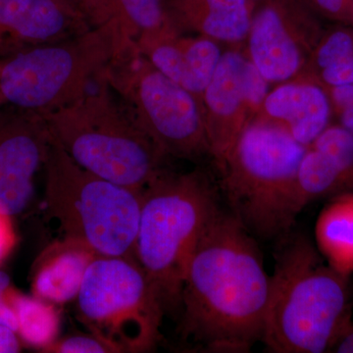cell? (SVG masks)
Here are the masks:
<instances>
[{
	"label": "cell",
	"mask_w": 353,
	"mask_h": 353,
	"mask_svg": "<svg viewBox=\"0 0 353 353\" xmlns=\"http://www.w3.org/2000/svg\"><path fill=\"white\" fill-rule=\"evenodd\" d=\"M113 18L120 20L132 41L145 34L163 31L173 25L165 0H111Z\"/></svg>",
	"instance_id": "ffe728a7"
},
{
	"label": "cell",
	"mask_w": 353,
	"mask_h": 353,
	"mask_svg": "<svg viewBox=\"0 0 353 353\" xmlns=\"http://www.w3.org/2000/svg\"><path fill=\"white\" fill-rule=\"evenodd\" d=\"M13 303L17 313L20 341L43 352L58 339L60 315L57 305L34 296H26L15 289Z\"/></svg>",
	"instance_id": "d6986e66"
},
{
	"label": "cell",
	"mask_w": 353,
	"mask_h": 353,
	"mask_svg": "<svg viewBox=\"0 0 353 353\" xmlns=\"http://www.w3.org/2000/svg\"><path fill=\"white\" fill-rule=\"evenodd\" d=\"M79 319L115 352H148L157 345L165 313L134 257L97 256L76 299Z\"/></svg>",
	"instance_id": "9c48e42d"
},
{
	"label": "cell",
	"mask_w": 353,
	"mask_h": 353,
	"mask_svg": "<svg viewBox=\"0 0 353 353\" xmlns=\"http://www.w3.org/2000/svg\"><path fill=\"white\" fill-rule=\"evenodd\" d=\"M92 28L85 14L67 0H0V59Z\"/></svg>",
	"instance_id": "4fadbf2b"
},
{
	"label": "cell",
	"mask_w": 353,
	"mask_h": 353,
	"mask_svg": "<svg viewBox=\"0 0 353 353\" xmlns=\"http://www.w3.org/2000/svg\"><path fill=\"white\" fill-rule=\"evenodd\" d=\"M43 352L46 353H113L114 350L108 343L94 334L90 336H71L57 339Z\"/></svg>",
	"instance_id": "603a6c76"
},
{
	"label": "cell",
	"mask_w": 353,
	"mask_h": 353,
	"mask_svg": "<svg viewBox=\"0 0 353 353\" xmlns=\"http://www.w3.org/2000/svg\"><path fill=\"white\" fill-rule=\"evenodd\" d=\"M252 1L256 2V3H259L260 1H262V0H252Z\"/></svg>",
	"instance_id": "d6a6232c"
},
{
	"label": "cell",
	"mask_w": 353,
	"mask_h": 353,
	"mask_svg": "<svg viewBox=\"0 0 353 353\" xmlns=\"http://www.w3.org/2000/svg\"><path fill=\"white\" fill-rule=\"evenodd\" d=\"M176 30L217 43H245L256 2L252 0H165Z\"/></svg>",
	"instance_id": "2e32d148"
},
{
	"label": "cell",
	"mask_w": 353,
	"mask_h": 353,
	"mask_svg": "<svg viewBox=\"0 0 353 353\" xmlns=\"http://www.w3.org/2000/svg\"><path fill=\"white\" fill-rule=\"evenodd\" d=\"M12 218L0 211V265L8 259L17 245L18 236Z\"/></svg>",
	"instance_id": "4316f807"
},
{
	"label": "cell",
	"mask_w": 353,
	"mask_h": 353,
	"mask_svg": "<svg viewBox=\"0 0 353 353\" xmlns=\"http://www.w3.org/2000/svg\"><path fill=\"white\" fill-rule=\"evenodd\" d=\"M6 106V101H4L3 97H2L1 92H0V111Z\"/></svg>",
	"instance_id": "1f68e13d"
},
{
	"label": "cell",
	"mask_w": 353,
	"mask_h": 353,
	"mask_svg": "<svg viewBox=\"0 0 353 353\" xmlns=\"http://www.w3.org/2000/svg\"><path fill=\"white\" fill-rule=\"evenodd\" d=\"M338 124L353 134V102L336 118Z\"/></svg>",
	"instance_id": "f546056e"
},
{
	"label": "cell",
	"mask_w": 353,
	"mask_h": 353,
	"mask_svg": "<svg viewBox=\"0 0 353 353\" xmlns=\"http://www.w3.org/2000/svg\"><path fill=\"white\" fill-rule=\"evenodd\" d=\"M332 352L338 353H353V323L345 330V333L341 334L339 341L332 350Z\"/></svg>",
	"instance_id": "f1b7e54d"
},
{
	"label": "cell",
	"mask_w": 353,
	"mask_h": 353,
	"mask_svg": "<svg viewBox=\"0 0 353 353\" xmlns=\"http://www.w3.org/2000/svg\"><path fill=\"white\" fill-rule=\"evenodd\" d=\"M353 59V25L336 24L325 29L307 65L299 78H310L318 72Z\"/></svg>",
	"instance_id": "44dd1931"
},
{
	"label": "cell",
	"mask_w": 353,
	"mask_h": 353,
	"mask_svg": "<svg viewBox=\"0 0 353 353\" xmlns=\"http://www.w3.org/2000/svg\"><path fill=\"white\" fill-rule=\"evenodd\" d=\"M129 39L114 17L60 43L1 58L6 106L43 115L68 105L87 94Z\"/></svg>",
	"instance_id": "8992f818"
},
{
	"label": "cell",
	"mask_w": 353,
	"mask_h": 353,
	"mask_svg": "<svg viewBox=\"0 0 353 353\" xmlns=\"http://www.w3.org/2000/svg\"><path fill=\"white\" fill-rule=\"evenodd\" d=\"M306 150L282 128L253 120L217 167L232 214L252 236L272 240L290 231Z\"/></svg>",
	"instance_id": "5b68a950"
},
{
	"label": "cell",
	"mask_w": 353,
	"mask_h": 353,
	"mask_svg": "<svg viewBox=\"0 0 353 353\" xmlns=\"http://www.w3.org/2000/svg\"><path fill=\"white\" fill-rule=\"evenodd\" d=\"M134 43L155 68L199 99L224 52L217 41L180 32L174 25Z\"/></svg>",
	"instance_id": "5bb4252c"
},
{
	"label": "cell",
	"mask_w": 353,
	"mask_h": 353,
	"mask_svg": "<svg viewBox=\"0 0 353 353\" xmlns=\"http://www.w3.org/2000/svg\"><path fill=\"white\" fill-rule=\"evenodd\" d=\"M311 146L334 160L347 178L353 192V134L338 123L331 124Z\"/></svg>",
	"instance_id": "7402d4cb"
},
{
	"label": "cell",
	"mask_w": 353,
	"mask_h": 353,
	"mask_svg": "<svg viewBox=\"0 0 353 353\" xmlns=\"http://www.w3.org/2000/svg\"><path fill=\"white\" fill-rule=\"evenodd\" d=\"M97 82L95 92L41 115L51 141L95 175L143 190L168 169L169 158L141 130L106 81L97 78Z\"/></svg>",
	"instance_id": "3957f363"
},
{
	"label": "cell",
	"mask_w": 353,
	"mask_h": 353,
	"mask_svg": "<svg viewBox=\"0 0 353 353\" xmlns=\"http://www.w3.org/2000/svg\"><path fill=\"white\" fill-rule=\"evenodd\" d=\"M12 288L10 277L7 275L6 272L0 270V299L6 296Z\"/></svg>",
	"instance_id": "4dcf8cb0"
},
{
	"label": "cell",
	"mask_w": 353,
	"mask_h": 353,
	"mask_svg": "<svg viewBox=\"0 0 353 353\" xmlns=\"http://www.w3.org/2000/svg\"><path fill=\"white\" fill-rule=\"evenodd\" d=\"M67 1L85 14L92 27L104 24L113 18L111 0H67Z\"/></svg>",
	"instance_id": "484cf974"
},
{
	"label": "cell",
	"mask_w": 353,
	"mask_h": 353,
	"mask_svg": "<svg viewBox=\"0 0 353 353\" xmlns=\"http://www.w3.org/2000/svg\"><path fill=\"white\" fill-rule=\"evenodd\" d=\"M333 118L327 88L315 81L297 78L271 90L254 120L282 128L308 148L333 124Z\"/></svg>",
	"instance_id": "9a60e30c"
},
{
	"label": "cell",
	"mask_w": 353,
	"mask_h": 353,
	"mask_svg": "<svg viewBox=\"0 0 353 353\" xmlns=\"http://www.w3.org/2000/svg\"><path fill=\"white\" fill-rule=\"evenodd\" d=\"M270 283L252 234L221 209L185 271L183 338L211 352H250L263 336Z\"/></svg>",
	"instance_id": "6da1fadb"
},
{
	"label": "cell",
	"mask_w": 353,
	"mask_h": 353,
	"mask_svg": "<svg viewBox=\"0 0 353 353\" xmlns=\"http://www.w3.org/2000/svg\"><path fill=\"white\" fill-rule=\"evenodd\" d=\"M50 136L39 114L0 111V211L22 213L31 202L34 178L44 166Z\"/></svg>",
	"instance_id": "7c38bea8"
},
{
	"label": "cell",
	"mask_w": 353,
	"mask_h": 353,
	"mask_svg": "<svg viewBox=\"0 0 353 353\" xmlns=\"http://www.w3.org/2000/svg\"><path fill=\"white\" fill-rule=\"evenodd\" d=\"M270 277L262 343L279 353L332 352L352 323L347 276L303 234H288Z\"/></svg>",
	"instance_id": "7a4b0ae2"
},
{
	"label": "cell",
	"mask_w": 353,
	"mask_h": 353,
	"mask_svg": "<svg viewBox=\"0 0 353 353\" xmlns=\"http://www.w3.org/2000/svg\"><path fill=\"white\" fill-rule=\"evenodd\" d=\"M352 25H353V20H352Z\"/></svg>",
	"instance_id": "836d02e7"
},
{
	"label": "cell",
	"mask_w": 353,
	"mask_h": 353,
	"mask_svg": "<svg viewBox=\"0 0 353 353\" xmlns=\"http://www.w3.org/2000/svg\"><path fill=\"white\" fill-rule=\"evenodd\" d=\"M270 83L245 52H223L214 75L201 97L210 157L219 167L241 132L256 117Z\"/></svg>",
	"instance_id": "8fae6325"
},
{
	"label": "cell",
	"mask_w": 353,
	"mask_h": 353,
	"mask_svg": "<svg viewBox=\"0 0 353 353\" xmlns=\"http://www.w3.org/2000/svg\"><path fill=\"white\" fill-rule=\"evenodd\" d=\"M19 336L13 330L0 325V353H16L21 350Z\"/></svg>",
	"instance_id": "83f0119b"
},
{
	"label": "cell",
	"mask_w": 353,
	"mask_h": 353,
	"mask_svg": "<svg viewBox=\"0 0 353 353\" xmlns=\"http://www.w3.org/2000/svg\"><path fill=\"white\" fill-rule=\"evenodd\" d=\"M325 28L303 0H262L246 38V57L269 83L303 74Z\"/></svg>",
	"instance_id": "30bf717a"
},
{
	"label": "cell",
	"mask_w": 353,
	"mask_h": 353,
	"mask_svg": "<svg viewBox=\"0 0 353 353\" xmlns=\"http://www.w3.org/2000/svg\"><path fill=\"white\" fill-rule=\"evenodd\" d=\"M306 79L315 81L326 88L353 85V59L323 69L316 75Z\"/></svg>",
	"instance_id": "d4e9b609"
},
{
	"label": "cell",
	"mask_w": 353,
	"mask_h": 353,
	"mask_svg": "<svg viewBox=\"0 0 353 353\" xmlns=\"http://www.w3.org/2000/svg\"><path fill=\"white\" fill-rule=\"evenodd\" d=\"M43 168L46 208L63 238L83 243L99 256L134 257L143 190L95 175L52 141Z\"/></svg>",
	"instance_id": "52a82bcc"
},
{
	"label": "cell",
	"mask_w": 353,
	"mask_h": 353,
	"mask_svg": "<svg viewBox=\"0 0 353 353\" xmlns=\"http://www.w3.org/2000/svg\"><path fill=\"white\" fill-rule=\"evenodd\" d=\"M317 248L334 270L353 272V192L330 197L315 227Z\"/></svg>",
	"instance_id": "ac0fdd59"
},
{
	"label": "cell",
	"mask_w": 353,
	"mask_h": 353,
	"mask_svg": "<svg viewBox=\"0 0 353 353\" xmlns=\"http://www.w3.org/2000/svg\"><path fill=\"white\" fill-rule=\"evenodd\" d=\"M99 255L78 241L63 238L48 246L32 273V296L62 305L76 301L88 266Z\"/></svg>",
	"instance_id": "e0dca14e"
},
{
	"label": "cell",
	"mask_w": 353,
	"mask_h": 353,
	"mask_svg": "<svg viewBox=\"0 0 353 353\" xmlns=\"http://www.w3.org/2000/svg\"><path fill=\"white\" fill-rule=\"evenodd\" d=\"M99 78L169 159L210 157L201 99L155 68L132 39Z\"/></svg>",
	"instance_id": "ba28073f"
},
{
	"label": "cell",
	"mask_w": 353,
	"mask_h": 353,
	"mask_svg": "<svg viewBox=\"0 0 353 353\" xmlns=\"http://www.w3.org/2000/svg\"><path fill=\"white\" fill-rule=\"evenodd\" d=\"M321 20L334 24H352L353 0H303Z\"/></svg>",
	"instance_id": "cb8c5ba5"
},
{
	"label": "cell",
	"mask_w": 353,
	"mask_h": 353,
	"mask_svg": "<svg viewBox=\"0 0 353 353\" xmlns=\"http://www.w3.org/2000/svg\"><path fill=\"white\" fill-rule=\"evenodd\" d=\"M221 211L205 172L165 170L143 190L134 259L157 290L165 311L181 308L190 257Z\"/></svg>",
	"instance_id": "277c9868"
}]
</instances>
